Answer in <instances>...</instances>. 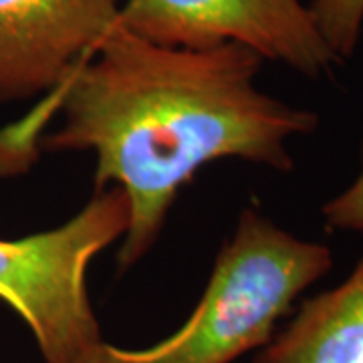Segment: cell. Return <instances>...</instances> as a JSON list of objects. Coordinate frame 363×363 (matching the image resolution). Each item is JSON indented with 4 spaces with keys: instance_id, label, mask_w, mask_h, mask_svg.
Masks as SVG:
<instances>
[{
    "instance_id": "1",
    "label": "cell",
    "mask_w": 363,
    "mask_h": 363,
    "mask_svg": "<svg viewBox=\"0 0 363 363\" xmlns=\"http://www.w3.org/2000/svg\"><path fill=\"white\" fill-rule=\"evenodd\" d=\"M262 57L242 45L162 47L116 25L21 123L0 130V178L43 152L95 154V192L109 184L130 202L117 252L128 271L156 245L180 190L218 160L291 172L286 142L319 116L257 89Z\"/></svg>"
},
{
    "instance_id": "2",
    "label": "cell",
    "mask_w": 363,
    "mask_h": 363,
    "mask_svg": "<svg viewBox=\"0 0 363 363\" xmlns=\"http://www.w3.org/2000/svg\"><path fill=\"white\" fill-rule=\"evenodd\" d=\"M331 269V248L245 208L188 321L145 350L105 341L91 363H233L264 347L295 298Z\"/></svg>"
},
{
    "instance_id": "3",
    "label": "cell",
    "mask_w": 363,
    "mask_h": 363,
    "mask_svg": "<svg viewBox=\"0 0 363 363\" xmlns=\"http://www.w3.org/2000/svg\"><path fill=\"white\" fill-rule=\"evenodd\" d=\"M128 226V198L119 188H105L52 230L0 238V301L30 329L45 363H91L105 343L87 272Z\"/></svg>"
},
{
    "instance_id": "4",
    "label": "cell",
    "mask_w": 363,
    "mask_h": 363,
    "mask_svg": "<svg viewBox=\"0 0 363 363\" xmlns=\"http://www.w3.org/2000/svg\"><path fill=\"white\" fill-rule=\"evenodd\" d=\"M117 25L162 47L242 45L309 79L341 63L301 0H123Z\"/></svg>"
},
{
    "instance_id": "5",
    "label": "cell",
    "mask_w": 363,
    "mask_h": 363,
    "mask_svg": "<svg viewBox=\"0 0 363 363\" xmlns=\"http://www.w3.org/2000/svg\"><path fill=\"white\" fill-rule=\"evenodd\" d=\"M123 0H0V105L51 93L117 25Z\"/></svg>"
},
{
    "instance_id": "6",
    "label": "cell",
    "mask_w": 363,
    "mask_h": 363,
    "mask_svg": "<svg viewBox=\"0 0 363 363\" xmlns=\"http://www.w3.org/2000/svg\"><path fill=\"white\" fill-rule=\"evenodd\" d=\"M252 363H363V255L341 285L305 301Z\"/></svg>"
},
{
    "instance_id": "7",
    "label": "cell",
    "mask_w": 363,
    "mask_h": 363,
    "mask_svg": "<svg viewBox=\"0 0 363 363\" xmlns=\"http://www.w3.org/2000/svg\"><path fill=\"white\" fill-rule=\"evenodd\" d=\"M309 11L339 61L353 57L363 33V0H311Z\"/></svg>"
},
{
    "instance_id": "8",
    "label": "cell",
    "mask_w": 363,
    "mask_h": 363,
    "mask_svg": "<svg viewBox=\"0 0 363 363\" xmlns=\"http://www.w3.org/2000/svg\"><path fill=\"white\" fill-rule=\"evenodd\" d=\"M325 224L333 230H363V145L362 172L347 190L323 206Z\"/></svg>"
}]
</instances>
